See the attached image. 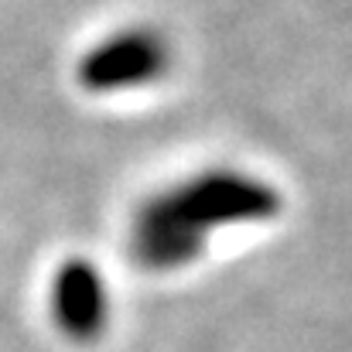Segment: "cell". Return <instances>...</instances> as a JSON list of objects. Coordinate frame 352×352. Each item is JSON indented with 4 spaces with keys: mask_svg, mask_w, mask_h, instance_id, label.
<instances>
[{
    "mask_svg": "<svg viewBox=\"0 0 352 352\" xmlns=\"http://www.w3.org/2000/svg\"><path fill=\"white\" fill-rule=\"evenodd\" d=\"M48 311L55 329L72 342H93L107 329L110 298L96 263L72 256L55 267L48 280Z\"/></svg>",
    "mask_w": 352,
    "mask_h": 352,
    "instance_id": "3",
    "label": "cell"
},
{
    "mask_svg": "<svg viewBox=\"0 0 352 352\" xmlns=\"http://www.w3.org/2000/svg\"><path fill=\"white\" fill-rule=\"evenodd\" d=\"M280 212V195L270 182L219 168L202 171L151 195L130 223V253L144 270H178L192 263L209 233L243 223H263Z\"/></svg>",
    "mask_w": 352,
    "mask_h": 352,
    "instance_id": "1",
    "label": "cell"
},
{
    "mask_svg": "<svg viewBox=\"0 0 352 352\" xmlns=\"http://www.w3.org/2000/svg\"><path fill=\"white\" fill-rule=\"evenodd\" d=\"M171 62L168 41L154 28H123L82 52L76 79L93 96L130 93L157 82Z\"/></svg>",
    "mask_w": 352,
    "mask_h": 352,
    "instance_id": "2",
    "label": "cell"
}]
</instances>
